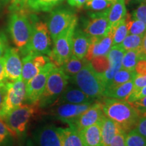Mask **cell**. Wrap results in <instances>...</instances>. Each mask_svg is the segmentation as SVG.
Masks as SVG:
<instances>
[{"label":"cell","instance_id":"3","mask_svg":"<svg viewBox=\"0 0 146 146\" xmlns=\"http://www.w3.org/2000/svg\"><path fill=\"white\" fill-rule=\"evenodd\" d=\"M74 85L83 91L91 99L103 97L106 87L100 74L97 73L87 61L83 68L75 75L70 77Z\"/></svg>","mask_w":146,"mask_h":146},{"label":"cell","instance_id":"37","mask_svg":"<svg viewBox=\"0 0 146 146\" xmlns=\"http://www.w3.org/2000/svg\"><path fill=\"white\" fill-rule=\"evenodd\" d=\"M133 19L139 20L146 25V3H141L139 6L134 10Z\"/></svg>","mask_w":146,"mask_h":146},{"label":"cell","instance_id":"32","mask_svg":"<svg viewBox=\"0 0 146 146\" xmlns=\"http://www.w3.org/2000/svg\"><path fill=\"white\" fill-rule=\"evenodd\" d=\"M143 36L136 35L128 34L120 45L125 51L139 50L141 46Z\"/></svg>","mask_w":146,"mask_h":146},{"label":"cell","instance_id":"20","mask_svg":"<svg viewBox=\"0 0 146 146\" xmlns=\"http://www.w3.org/2000/svg\"><path fill=\"white\" fill-rule=\"evenodd\" d=\"M83 146H103L102 142L101 121L78 130Z\"/></svg>","mask_w":146,"mask_h":146},{"label":"cell","instance_id":"54","mask_svg":"<svg viewBox=\"0 0 146 146\" xmlns=\"http://www.w3.org/2000/svg\"><path fill=\"white\" fill-rule=\"evenodd\" d=\"M108 1H112V2H113V1H114V0H108Z\"/></svg>","mask_w":146,"mask_h":146},{"label":"cell","instance_id":"40","mask_svg":"<svg viewBox=\"0 0 146 146\" xmlns=\"http://www.w3.org/2000/svg\"><path fill=\"white\" fill-rule=\"evenodd\" d=\"M146 86V74L141 75V74H136L133 79V91H136L139 90Z\"/></svg>","mask_w":146,"mask_h":146},{"label":"cell","instance_id":"38","mask_svg":"<svg viewBox=\"0 0 146 146\" xmlns=\"http://www.w3.org/2000/svg\"><path fill=\"white\" fill-rule=\"evenodd\" d=\"M137 111L140 117L146 114V96L131 104Z\"/></svg>","mask_w":146,"mask_h":146},{"label":"cell","instance_id":"39","mask_svg":"<svg viewBox=\"0 0 146 146\" xmlns=\"http://www.w3.org/2000/svg\"><path fill=\"white\" fill-rule=\"evenodd\" d=\"M125 136L126 133L121 129L114 137L109 146H126Z\"/></svg>","mask_w":146,"mask_h":146},{"label":"cell","instance_id":"14","mask_svg":"<svg viewBox=\"0 0 146 146\" xmlns=\"http://www.w3.org/2000/svg\"><path fill=\"white\" fill-rule=\"evenodd\" d=\"M19 52L16 47H8L3 57L5 75L8 81H15L21 78L23 62Z\"/></svg>","mask_w":146,"mask_h":146},{"label":"cell","instance_id":"36","mask_svg":"<svg viewBox=\"0 0 146 146\" xmlns=\"http://www.w3.org/2000/svg\"><path fill=\"white\" fill-rule=\"evenodd\" d=\"M10 137H14L13 134L4 120L0 118V145L6 143Z\"/></svg>","mask_w":146,"mask_h":146},{"label":"cell","instance_id":"22","mask_svg":"<svg viewBox=\"0 0 146 146\" xmlns=\"http://www.w3.org/2000/svg\"><path fill=\"white\" fill-rule=\"evenodd\" d=\"M121 129L114 121L107 116H104L101 120L102 145L109 146L114 137Z\"/></svg>","mask_w":146,"mask_h":146},{"label":"cell","instance_id":"35","mask_svg":"<svg viewBox=\"0 0 146 146\" xmlns=\"http://www.w3.org/2000/svg\"><path fill=\"white\" fill-rule=\"evenodd\" d=\"M90 62L95 71L100 74H104L109 68V61L107 56L95 57Z\"/></svg>","mask_w":146,"mask_h":146},{"label":"cell","instance_id":"25","mask_svg":"<svg viewBox=\"0 0 146 146\" xmlns=\"http://www.w3.org/2000/svg\"><path fill=\"white\" fill-rule=\"evenodd\" d=\"M64 0H27V8L33 12H50Z\"/></svg>","mask_w":146,"mask_h":146},{"label":"cell","instance_id":"5","mask_svg":"<svg viewBox=\"0 0 146 146\" xmlns=\"http://www.w3.org/2000/svg\"><path fill=\"white\" fill-rule=\"evenodd\" d=\"M69 79L70 77L60 67L53 69L47 78L44 90L38 103L39 108L51 106L67 87Z\"/></svg>","mask_w":146,"mask_h":146},{"label":"cell","instance_id":"12","mask_svg":"<svg viewBox=\"0 0 146 146\" xmlns=\"http://www.w3.org/2000/svg\"><path fill=\"white\" fill-rule=\"evenodd\" d=\"M108 12L109 9L91 14L89 19L84 24L83 31L91 37H100L106 35L110 29L108 18Z\"/></svg>","mask_w":146,"mask_h":146},{"label":"cell","instance_id":"7","mask_svg":"<svg viewBox=\"0 0 146 146\" xmlns=\"http://www.w3.org/2000/svg\"><path fill=\"white\" fill-rule=\"evenodd\" d=\"M77 18L54 41V47L48 57L52 63L60 67L72 55V36L76 30Z\"/></svg>","mask_w":146,"mask_h":146},{"label":"cell","instance_id":"2","mask_svg":"<svg viewBox=\"0 0 146 146\" xmlns=\"http://www.w3.org/2000/svg\"><path fill=\"white\" fill-rule=\"evenodd\" d=\"M33 30L31 16L26 9L12 11L8 22V31L16 48L21 52L29 43Z\"/></svg>","mask_w":146,"mask_h":146},{"label":"cell","instance_id":"34","mask_svg":"<svg viewBox=\"0 0 146 146\" xmlns=\"http://www.w3.org/2000/svg\"><path fill=\"white\" fill-rule=\"evenodd\" d=\"M112 3L108 0H87L85 3V8L96 12H102L110 9Z\"/></svg>","mask_w":146,"mask_h":146},{"label":"cell","instance_id":"9","mask_svg":"<svg viewBox=\"0 0 146 146\" xmlns=\"http://www.w3.org/2000/svg\"><path fill=\"white\" fill-rule=\"evenodd\" d=\"M26 85L22 78L15 81H8L6 83L4 102L1 112L3 118L14 109L23 104L25 100Z\"/></svg>","mask_w":146,"mask_h":146},{"label":"cell","instance_id":"17","mask_svg":"<svg viewBox=\"0 0 146 146\" xmlns=\"http://www.w3.org/2000/svg\"><path fill=\"white\" fill-rule=\"evenodd\" d=\"M112 31L110 29L106 35L100 37H91V44L85 59L91 61L95 57L107 56L112 46Z\"/></svg>","mask_w":146,"mask_h":146},{"label":"cell","instance_id":"33","mask_svg":"<svg viewBox=\"0 0 146 146\" xmlns=\"http://www.w3.org/2000/svg\"><path fill=\"white\" fill-rule=\"evenodd\" d=\"M126 146H146V139L142 136L135 129L126 133Z\"/></svg>","mask_w":146,"mask_h":146},{"label":"cell","instance_id":"53","mask_svg":"<svg viewBox=\"0 0 146 146\" xmlns=\"http://www.w3.org/2000/svg\"><path fill=\"white\" fill-rule=\"evenodd\" d=\"M3 146H13L12 145H11V144H10V143H8V144H5V143H4V145Z\"/></svg>","mask_w":146,"mask_h":146},{"label":"cell","instance_id":"24","mask_svg":"<svg viewBox=\"0 0 146 146\" xmlns=\"http://www.w3.org/2000/svg\"><path fill=\"white\" fill-rule=\"evenodd\" d=\"M127 10L124 0H114L109 9L108 18L110 27L114 26L126 16Z\"/></svg>","mask_w":146,"mask_h":146},{"label":"cell","instance_id":"6","mask_svg":"<svg viewBox=\"0 0 146 146\" xmlns=\"http://www.w3.org/2000/svg\"><path fill=\"white\" fill-rule=\"evenodd\" d=\"M39 104H25L14 109L2 119L13 134L14 137L23 135L29 122L39 112Z\"/></svg>","mask_w":146,"mask_h":146},{"label":"cell","instance_id":"49","mask_svg":"<svg viewBox=\"0 0 146 146\" xmlns=\"http://www.w3.org/2000/svg\"><path fill=\"white\" fill-rule=\"evenodd\" d=\"M140 52H141V59L146 60V33L143 36V40H142Z\"/></svg>","mask_w":146,"mask_h":146},{"label":"cell","instance_id":"27","mask_svg":"<svg viewBox=\"0 0 146 146\" xmlns=\"http://www.w3.org/2000/svg\"><path fill=\"white\" fill-rule=\"evenodd\" d=\"M63 136L62 146H83L78 135V130L74 125L68 128H62Z\"/></svg>","mask_w":146,"mask_h":146},{"label":"cell","instance_id":"29","mask_svg":"<svg viewBox=\"0 0 146 146\" xmlns=\"http://www.w3.org/2000/svg\"><path fill=\"white\" fill-rule=\"evenodd\" d=\"M141 59L139 50L125 51L122 60V68L129 70H135L137 62Z\"/></svg>","mask_w":146,"mask_h":146},{"label":"cell","instance_id":"31","mask_svg":"<svg viewBox=\"0 0 146 146\" xmlns=\"http://www.w3.org/2000/svg\"><path fill=\"white\" fill-rule=\"evenodd\" d=\"M129 34L143 36L146 33V25L143 22L137 19H131L130 14H126Z\"/></svg>","mask_w":146,"mask_h":146},{"label":"cell","instance_id":"45","mask_svg":"<svg viewBox=\"0 0 146 146\" xmlns=\"http://www.w3.org/2000/svg\"><path fill=\"white\" fill-rule=\"evenodd\" d=\"M135 71L137 74H141V75L146 74L145 59H141L139 60L135 66Z\"/></svg>","mask_w":146,"mask_h":146},{"label":"cell","instance_id":"19","mask_svg":"<svg viewBox=\"0 0 146 146\" xmlns=\"http://www.w3.org/2000/svg\"><path fill=\"white\" fill-rule=\"evenodd\" d=\"M91 102H94V100L89 98L79 88L69 86L66 87L63 92L60 94V96L52 106L62 104H83Z\"/></svg>","mask_w":146,"mask_h":146},{"label":"cell","instance_id":"1","mask_svg":"<svg viewBox=\"0 0 146 146\" xmlns=\"http://www.w3.org/2000/svg\"><path fill=\"white\" fill-rule=\"evenodd\" d=\"M101 103L105 116L114 121L126 133L136 127L140 116L130 103L108 98L102 99Z\"/></svg>","mask_w":146,"mask_h":146},{"label":"cell","instance_id":"13","mask_svg":"<svg viewBox=\"0 0 146 146\" xmlns=\"http://www.w3.org/2000/svg\"><path fill=\"white\" fill-rule=\"evenodd\" d=\"M34 140L37 146H62V128L54 125L42 126L35 131Z\"/></svg>","mask_w":146,"mask_h":146},{"label":"cell","instance_id":"23","mask_svg":"<svg viewBox=\"0 0 146 146\" xmlns=\"http://www.w3.org/2000/svg\"><path fill=\"white\" fill-rule=\"evenodd\" d=\"M133 90V81H128L117 86L108 87L104 92L103 97L120 100H127Z\"/></svg>","mask_w":146,"mask_h":146},{"label":"cell","instance_id":"52","mask_svg":"<svg viewBox=\"0 0 146 146\" xmlns=\"http://www.w3.org/2000/svg\"><path fill=\"white\" fill-rule=\"evenodd\" d=\"M131 1H132V0H124V1H125V4H129V3H130Z\"/></svg>","mask_w":146,"mask_h":146},{"label":"cell","instance_id":"46","mask_svg":"<svg viewBox=\"0 0 146 146\" xmlns=\"http://www.w3.org/2000/svg\"><path fill=\"white\" fill-rule=\"evenodd\" d=\"M5 92H6V84L0 85V118L1 117V112H2Z\"/></svg>","mask_w":146,"mask_h":146},{"label":"cell","instance_id":"43","mask_svg":"<svg viewBox=\"0 0 146 146\" xmlns=\"http://www.w3.org/2000/svg\"><path fill=\"white\" fill-rule=\"evenodd\" d=\"M27 0H11L10 10L11 12L14 10H22L27 8Z\"/></svg>","mask_w":146,"mask_h":146},{"label":"cell","instance_id":"11","mask_svg":"<svg viewBox=\"0 0 146 146\" xmlns=\"http://www.w3.org/2000/svg\"><path fill=\"white\" fill-rule=\"evenodd\" d=\"M94 102H88L83 104H62L52 106V108L50 110V114L68 125H74L77 118L82 113L89 108Z\"/></svg>","mask_w":146,"mask_h":146},{"label":"cell","instance_id":"44","mask_svg":"<svg viewBox=\"0 0 146 146\" xmlns=\"http://www.w3.org/2000/svg\"><path fill=\"white\" fill-rule=\"evenodd\" d=\"M8 47V42L6 36L3 33H0V59L4 56Z\"/></svg>","mask_w":146,"mask_h":146},{"label":"cell","instance_id":"30","mask_svg":"<svg viewBox=\"0 0 146 146\" xmlns=\"http://www.w3.org/2000/svg\"><path fill=\"white\" fill-rule=\"evenodd\" d=\"M136 74H137L135 70H127V69L121 68L115 74L107 88L117 86V85L127 83L128 81H133Z\"/></svg>","mask_w":146,"mask_h":146},{"label":"cell","instance_id":"50","mask_svg":"<svg viewBox=\"0 0 146 146\" xmlns=\"http://www.w3.org/2000/svg\"><path fill=\"white\" fill-rule=\"evenodd\" d=\"M11 0H0V8L6 5L8 3L10 2Z\"/></svg>","mask_w":146,"mask_h":146},{"label":"cell","instance_id":"51","mask_svg":"<svg viewBox=\"0 0 146 146\" xmlns=\"http://www.w3.org/2000/svg\"><path fill=\"white\" fill-rule=\"evenodd\" d=\"M136 2L137 3H146V0H135Z\"/></svg>","mask_w":146,"mask_h":146},{"label":"cell","instance_id":"41","mask_svg":"<svg viewBox=\"0 0 146 146\" xmlns=\"http://www.w3.org/2000/svg\"><path fill=\"white\" fill-rule=\"evenodd\" d=\"M146 96V86L143 87V88L140 89L139 90L136 91H132L131 94L129 95L128 98L126 101L129 102V103H133V102L136 101L139 99L143 98V97Z\"/></svg>","mask_w":146,"mask_h":146},{"label":"cell","instance_id":"18","mask_svg":"<svg viewBox=\"0 0 146 146\" xmlns=\"http://www.w3.org/2000/svg\"><path fill=\"white\" fill-rule=\"evenodd\" d=\"M105 116L102 110L101 101L94 102L87 110L82 113L74 123L77 130H81L94 124L101 121Z\"/></svg>","mask_w":146,"mask_h":146},{"label":"cell","instance_id":"10","mask_svg":"<svg viewBox=\"0 0 146 146\" xmlns=\"http://www.w3.org/2000/svg\"><path fill=\"white\" fill-rule=\"evenodd\" d=\"M77 17L72 11L58 8L51 12L47 26L53 41L66 29Z\"/></svg>","mask_w":146,"mask_h":146},{"label":"cell","instance_id":"26","mask_svg":"<svg viewBox=\"0 0 146 146\" xmlns=\"http://www.w3.org/2000/svg\"><path fill=\"white\" fill-rule=\"evenodd\" d=\"M87 61L88 60H87L85 58L79 59L72 55L60 68L64 71V72L66 75H68L69 77H71L77 74L83 68Z\"/></svg>","mask_w":146,"mask_h":146},{"label":"cell","instance_id":"8","mask_svg":"<svg viewBox=\"0 0 146 146\" xmlns=\"http://www.w3.org/2000/svg\"><path fill=\"white\" fill-rule=\"evenodd\" d=\"M56 65L50 62L39 71V72L31 78L26 85V94L25 102L30 104H38L42 93L49 75L53 69L56 68Z\"/></svg>","mask_w":146,"mask_h":146},{"label":"cell","instance_id":"4","mask_svg":"<svg viewBox=\"0 0 146 146\" xmlns=\"http://www.w3.org/2000/svg\"><path fill=\"white\" fill-rule=\"evenodd\" d=\"M33 21V30L29 43L23 50L21 54L48 55L51 52V36L47 24L39 21L36 16L31 15Z\"/></svg>","mask_w":146,"mask_h":146},{"label":"cell","instance_id":"48","mask_svg":"<svg viewBox=\"0 0 146 146\" xmlns=\"http://www.w3.org/2000/svg\"><path fill=\"white\" fill-rule=\"evenodd\" d=\"M87 1V0H68V3L72 7L81 8Z\"/></svg>","mask_w":146,"mask_h":146},{"label":"cell","instance_id":"42","mask_svg":"<svg viewBox=\"0 0 146 146\" xmlns=\"http://www.w3.org/2000/svg\"><path fill=\"white\" fill-rule=\"evenodd\" d=\"M134 129H135L142 136L146 139V114L139 118L137 124Z\"/></svg>","mask_w":146,"mask_h":146},{"label":"cell","instance_id":"15","mask_svg":"<svg viewBox=\"0 0 146 146\" xmlns=\"http://www.w3.org/2000/svg\"><path fill=\"white\" fill-rule=\"evenodd\" d=\"M50 61V58L45 55L27 54L24 56L22 59V80L26 84Z\"/></svg>","mask_w":146,"mask_h":146},{"label":"cell","instance_id":"47","mask_svg":"<svg viewBox=\"0 0 146 146\" xmlns=\"http://www.w3.org/2000/svg\"><path fill=\"white\" fill-rule=\"evenodd\" d=\"M8 80L5 75L4 68H3V58L0 59V85H5L8 83Z\"/></svg>","mask_w":146,"mask_h":146},{"label":"cell","instance_id":"16","mask_svg":"<svg viewBox=\"0 0 146 146\" xmlns=\"http://www.w3.org/2000/svg\"><path fill=\"white\" fill-rule=\"evenodd\" d=\"M125 52V50L119 45L112 46L108 54L109 68L104 74H100L104 83L106 89L108 87L115 74L122 68V60Z\"/></svg>","mask_w":146,"mask_h":146},{"label":"cell","instance_id":"21","mask_svg":"<svg viewBox=\"0 0 146 146\" xmlns=\"http://www.w3.org/2000/svg\"><path fill=\"white\" fill-rule=\"evenodd\" d=\"M91 37L81 29L75 30L72 36V55L79 59L86 57Z\"/></svg>","mask_w":146,"mask_h":146},{"label":"cell","instance_id":"28","mask_svg":"<svg viewBox=\"0 0 146 146\" xmlns=\"http://www.w3.org/2000/svg\"><path fill=\"white\" fill-rule=\"evenodd\" d=\"M110 30L112 31L113 34L112 46L120 45V43L129 34L126 18L125 17L122 19L114 26L110 27Z\"/></svg>","mask_w":146,"mask_h":146}]
</instances>
